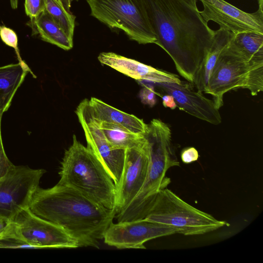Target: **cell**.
<instances>
[{
	"label": "cell",
	"mask_w": 263,
	"mask_h": 263,
	"mask_svg": "<svg viewBox=\"0 0 263 263\" xmlns=\"http://www.w3.org/2000/svg\"><path fill=\"white\" fill-rule=\"evenodd\" d=\"M197 1L145 0L155 44L171 57L180 75L192 84L214 35Z\"/></svg>",
	"instance_id": "6da1fadb"
},
{
	"label": "cell",
	"mask_w": 263,
	"mask_h": 263,
	"mask_svg": "<svg viewBox=\"0 0 263 263\" xmlns=\"http://www.w3.org/2000/svg\"><path fill=\"white\" fill-rule=\"evenodd\" d=\"M29 209L37 216L64 229L79 247L98 248L116 213L69 186L58 183L49 189L39 187Z\"/></svg>",
	"instance_id": "7a4b0ae2"
},
{
	"label": "cell",
	"mask_w": 263,
	"mask_h": 263,
	"mask_svg": "<svg viewBox=\"0 0 263 263\" xmlns=\"http://www.w3.org/2000/svg\"><path fill=\"white\" fill-rule=\"evenodd\" d=\"M148 145L149 162L144 183L130 204L116 216L118 222L144 219L158 192L171 182L166 176L171 167L180 166L168 125L154 119L144 134Z\"/></svg>",
	"instance_id": "3957f363"
},
{
	"label": "cell",
	"mask_w": 263,
	"mask_h": 263,
	"mask_svg": "<svg viewBox=\"0 0 263 263\" xmlns=\"http://www.w3.org/2000/svg\"><path fill=\"white\" fill-rule=\"evenodd\" d=\"M61 164L59 184L72 187L114 210L116 186L112 179L91 149L80 143L74 135Z\"/></svg>",
	"instance_id": "277c9868"
},
{
	"label": "cell",
	"mask_w": 263,
	"mask_h": 263,
	"mask_svg": "<svg viewBox=\"0 0 263 263\" xmlns=\"http://www.w3.org/2000/svg\"><path fill=\"white\" fill-rule=\"evenodd\" d=\"M185 236L208 233L230 225L188 204L171 190H160L144 218Z\"/></svg>",
	"instance_id": "5b68a950"
},
{
	"label": "cell",
	"mask_w": 263,
	"mask_h": 263,
	"mask_svg": "<svg viewBox=\"0 0 263 263\" xmlns=\"http://www.w3.org/2000/svg\"><path fill=\"white\" fill-rule=\"evenodd\" d=\"M239 88L248 89L252 96L263 90V63L248 62L228 46L219 57L203 92L211 95L219 109L223 96Z\"/></svg>",
	"instance_id": "8992f818"
},
{
	"label": "cell",
	"mask_w": 263,
	"mask_h": 263,
	"mask_svg": "<svg viewBox=\"0 0 263 263\" xmlns=\"http://www.w3.org/2000/svg\"><path fill=\"white\" fill-rule=\"evenodd\" d=\"M91 15L111 28L123 30L140 44L155 43L145 0H86Z\"/></svg>",
	"instance_id": "52a82bcc"
},
{
	"label": "cell",
	"mask_w": 263,
	"mask_h": 263,
	"mask_svg": "<svg viewBox=\"0 0 263 263\" xmlns=\"http://www.w3.org/2000/svg\"><path fill=\"white\" fill-rule=\"evenodd\" d=\"M45 173L42 168L13 165L0 178V219L12 221L21 211L29 208Z\"/></svg>",
	"instance_id": "ba28073f"
},
{
	"label": "cell",
	"mask_w": 263,
	"mask_h": 263,
	"mask_svg": "<svg viewBox=\"0 0 263 263\" xmlns=\"http://www.w3.org/2000/svg\"><path fill=\"white\" fill-rule=\"evenodd\" d=\"M12 222L17 234L31 248L79 247L64 229L35 215L29 208L21 211Z\"/></svg>",
	"instance_id": "9c48e42d"
},
{
	"label": "cell",
	"mask_w": 263,
	"mask_h": 263,
	"mask_svg": "<svg viewBox=\"0 0 263 263\" xmlns=\"http://www.w3.org/2000/svg\"><path fill=\"white\" fill-rule=\"evenodd\" d=\"M76 113L84 130L87 146L103 165L116 185L122 174L125 150L114 148L106 140L99 121L91 112L88 99L79 104Z\"/></svg>",
	"instance_id": "30bf717a"
},
{
	"label": "cell",
	"mask_w": 263,
	"mask_h": 263,
	"mask_svg": "<svg viewBox=\"0 0 263 263\" xmlns=\"http://www.w3.org/2000/svg\"><path fill=\"white\" fill-rule=\"evenodd\" d=\"M145 139L141 145L125 149L122 174L115 185L114 211L116 215L126 208L144 183L149 162L148 145Z\"/></svg>",
	"instance_id": "8fae6325"
},
{
	"label": "cell",
	"mask_w": 263,
	"mask_h": 263,
	"mask_svg": "<svg viewBox=\"0 0 263 263\" xmlns=\"http://www.w3.org/2000/svg\"><path fill=\"white\" fill-rule=\"evenodd\" d=\"M176 233L172 228L144 218L112 222L103 239L106 244L117 249H145L147 241Z\"/></svg>",
	"instance_id": "7c38bea8"
},
{
	"label": "cell",
	"mask_w": 263,
	"mask_h": 263,
	"mask_svg": "<svg viewBox=\"0 0 263 263\" xmlns=\"http://www.w3.org/2000/svg\"><path fill=\"white\" fill-rule=\"evenodd\" d=\"M203 9L200 11L203 20L217 23L220 28L236 34L255 32L263 34V11L247 13L224 0H199Z\"/></svg>",
	"instance_id": "4fadbf2b"
},
{
	"label": "cell",
	"mask_w": 263,
	"mask_h": 263,
	"mask_svg": "<svg viewBox=\"0 0 263 263\" xmlns=\"http://www.w3.org/2000/svg\"><path fill=\"white\" fill-rule=\"evenodd\" d=\"M155 84L172 96L181 110L212 124L221 123V115L214 101L204 97L202 92L195 91L192 83L181 81L180 84L165 82Z\"/></svg>",
	"instance_id": "5bb4252c"
},
{
	"label": "cell",
	"mask_w": 263,
	"mask_h": 263,
	"mask_svg": "<svg viewBox=\"0 0 263 263\" xmlns=\"http://www.w3.org/2000/svg\"><path fill=\"white\" fill-rule=\"evenodd\" d=\"M98 59L101 64L141 82L153 84L165 82L178 84L181 82L175 74L155 68L114 52H101Z\"/></svg>",
	"instance_id": "9a60e30c"
},
{
	"label": "cell",
	"mask_w": 263,
	"mask_h": 263,
	"mask_svg": "<svg viewBox=\"0 0 263 263\" xmlns=\"http://www.w3.org/2000/svg\"><path fill=\"white\" fill-rule=\"evenodd\" d=\"M89 103L93 116L100 122L117 124L140 135L146 132L147 124L135 115L120 110L95 97H91Z\"/></svg>",
	"instance_id": "2e32d148"
},
{
	"label": "cell",
	"mask_w": 263,
	"mask_h": 263,
	"mask_svg": "<svg viewBox=\"0 0 263 263\" xmlns=\"http://www.w3.org/2000/svg\"><path fill=\"white\" fill-rule=\"evenodd\" d=\"M28 72L36 78L26 63L18 62L0 67V112L2 114L10 107Z\"/></svg>",
	"instance_id": "e0dca14e"
},
{
	"label": "cell",
	"mask_w": 263,
	"mask_h": 263,
	"mask_svg": "<svg viewBox=\"0 0 263 263\" xmlns=\"http://www.w3.org/2000/svg\"><path fill=\"white\" fill-rule=\"evenodd\" d=\"M234 35V33L221 28L214 30L212 44L196 73L193 83L197 90L202 92L204 91L215 63Z\"/></svg>",
	"instance_id": "ac0fdd59"
},
{
	"label": "cell",
	"mask_w": 263,
	"mask_h": 263,
	"mask_svg": "<svg viewBox=\"0 0 263 263\" xmlns=\"http://www.w3.org/2000/svg\"><path fill=\"white\" fill-rule=\"evenodd\" d=\"M30 25L33 32L38 34L43 41L65 50L73 47V39L65 32L46 10L31 21Z\"/></svg>",
	"instance_id": "d6986e66"
},
{
	"label": "cell",
	"mask_w": 263,
	"mask_h": 263,
	"mask_svg": "<svg viewBox=\"0 0 263 263\" xmlns=\"http://www.w3.org/2000/svg\"><path fill=\"white\" fill-rule=\"evenodd\" d=\"M228 47L253 63H263V34L242 32L234 34Z\"/></svg>",
	"instance_id": "ffe728a7"
},
{
	"label": "cell",
	"mask_w": 263,
	"mask_h": 263,
	"mask_svg": "<svg viewBox=\"0 0 263 263\" xmlns=\"http://www.w3.org/2000/svg\"><path fill=\"white\" fill-rule=\"evenodd\" d=\"M100 127L106 140L116 148L125 150L136 147L142 144L145 140L144 135L133 133L113 123L100 122Z\"/></svg>",
	"instance_id": "44dd1931"
},
{
	"label": "cell",
	"mask_w": 263,
	"mask_h": 263,
	"mask_svg": "<svg viewBox=\"0 0 263 263\" xmlns=\"http://www.w3.org/2000/svg\"><path fill=\"white\" fill-rule=\"evenodd\" d=\"M45 10L65 32L73 39L76 17L69 11L63 0H45Z\"/></svg>",
	"instance_id": "7402d4cb"
},
{
	"label": "cell",
	"mask_w": 263,
	"mask_h": 263,
	"mask_svg": "<svg viewBox=\"0 0 263 263\" xmlns=\"http://www.w3.org/2000/svg\"><path fill=\"white\" fill-rule=\"evenodd\" d=\"M0 248H31L16 233L13 223L10 221L5 230L0 234Z\"/></svg>",
	"instance_id": "603a6c76"
},
{
	"label": "cell",
	"mask_w": 263,
	"mask_h": 263,
	"mask_svg": "<svg viewBox=\"0 0 263 263\" xmlns=\"http://www.w3.org/2000/svg\"><path fill=\"white\" fill-rule=\"evenodd\" d=\"M0 37L7 45L14 49L18 62L26 63L21 58L18 48V40L16 33L11 29L5 26H0Z\"/></svg>",
	"instance_id": "cb8c5ba5"
},
{
	"label": "cell",
	"mask_w": 263,
	"mask_h": 263,
	"mask_svg": "<svg viewBox=\"0 0 263 263\" xmlns=\"http://www.w3.org/2000/svg\"><path fill=\"white\" fill-rule=\"evenodd\" d=\"M24 6L25 12L31 21L45 10V0H25Z\"/></svg>",
	"instance_id": "d4e9b609"
},
{
	"label": "cell",
	"mask_w": 263,
	"mask_h": 263,
	"mask_svg": "<svg viewBox=\"0 0 263 263\" xmlns=\"http://www.w3.org/2000/svg\"><path fill=\"white\" fill-rule=\"evenodd\" d=\"M152 84L148 83L144 85L139 94L141 102L150 107L154 106L157 102L154 87Z\"/></svg>",
	"instance_id": "484cf974"
},
{
	"label": "cell",
	"mask_w": 263,
	"mask_h": 263,
	"mask_svg": "<svg viewBox=\"0 0 263 263\" xmlns=\"http://www.w3.org/2000/svg\"><path fill=\"white\" fill-rule=\"evenodd\" d=\"M199 157L198 151L194 147L185 148L182 151L181 153V160L185 164L196 161Z\"/></svg>",
	"instance_id": "4316f807"
},
{
	"label": "cell",
	"mask_w": 263,
	"mask_h": 263,
	"mask_svg": "<svg viewBox=\"0 0 263 263\" xmlns=\"http://www.w3.org/2000/svg\"><path fill=\"white\" fill-rule=\"evenodd\" d=\"M13 165L7 156L4 148H0V178L5 175Z\"/></svg>",
	"instance_id": "83f0119b"
},
{
	"label": "cell",
	"mask_w": 263,
	"mask_h": 263,
	"mask_svg": "<svg viewBox=\"0 0 263 263\" xmlns=\"http://www.w3.org/2000/svg\"><path fill=\"white\" fill-rule=\"evenodd\" d=\"M162 99V104L165 107H168L171 109H175L177 107L174 98L171 95L166 94Z\"/></svg>",
	"instance_id": "f1b7e54d"
},
{
	"label": "cell",
	"mask_w": 263,
	"mask_h": 263,
	"mask_svg": "<svg viewBox=\"0 0 263 263\" xmlns=\"http://www.w3.org/2000/svg\"><path fill=\"white\" fill-rule=\"evenodd\" d=\"M9 222L4 220L0 219V234L5 230Z\"/></svg>",
	"instance_id": "f546056e"
},
{
	"label": "cell",
	"mask_w": 263,
	"mask_h": 263,
	"mask_svg": "<svg viewBox=\"0 0 263 263\" xmlns=\"http://www.w3.org/2000/svg\"><path fill=\"white\" fill-rule=\"evenodd\" d=\"M10 2L12 9H15L17 8L18 0H10Z\"/></svg>",
	"instance_id": "4dcf8cb0"
},
{
	"label": "cell",
	"mask_w": 263,
	"mask_h": 263,
	"mask_svg": "<svg viewBox=\"0 0 263 263\" xmlns=\"http://www.w3.org/2000/svg\"><path fill=\"white\" fill-rule=\"evenodd\" d=\"M74 1H77V0H63L65 5L66 6V8L69 10L71 3Z\"/></svg>",
	"instance_id": "1f68e13d"
},
{
	"label": "cell",
	"mask_w": 263,
	"mask_h": 263,
	"mask_svg": "<svg viewBox=\"0 0 263 263\" xmlns=\"http://www.w3.org/2000/svg\"><path fill=\"white\" fill-rule=\"evenodd\" d=\"M259 9H262V0H258Z\"/></svg>",
	"instance_id": "d6a6232c"
}]
</instances>
